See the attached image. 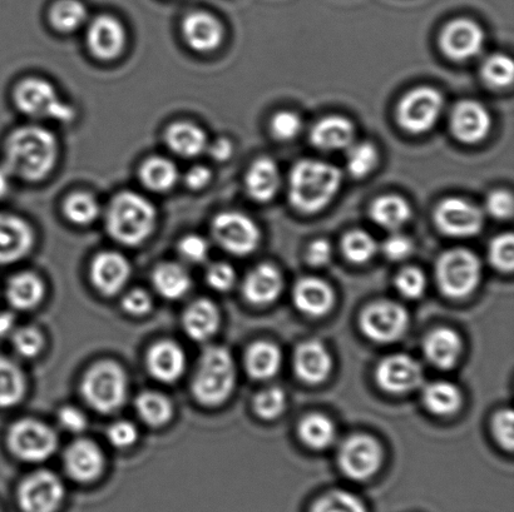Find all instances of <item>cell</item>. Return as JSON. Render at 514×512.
Here are the masks:
<instances>
[{"label": "cell", "instance_id": "44", "mask_svg": "<svg viewBox=\"0 0 514 512\" xmlns=\"http://www.w3.org/2000/svg\"><path fill=\"white\" fill-rule=\"evenodd\" d=\"M379 163L378 148L370 142L353 143L348 148L347 169L349 175L362 180L374 172Z\"/></svg>", "mask_w": 514, "mask_h": 512}, {"label": "cell", "instance_id": "2", "mask_svg": "<svg viewBox=\"0 0 514 512\" xmlns=\"http://www.w3.org/2000/svg\"><path fill=\"white\" fill-rule=\"evenodd\" d=\"M343 182L340 169L319 159H301L291 168L288 196L296 211L313 215L334 201Z\"/></svg>", "mask_w": 514, "mask_h": 512}, {"label": "cell", "instance_id": "51", "mask_svg": "<svg viewBox=\"0 0 514 512\" xmlns=\"http://www.w3.org/2000/svg\"><path fill=\"white\" fill-rule=\"evenodd\" d=\"M303 128V121L298 113L281 111L271 118L270 131L275 139L280 142H288L299 136Z\"/></svg>", "mask_w": 514, "mask_h": 512}, {"label": "cell", "instance_id": "14", "mask_svg": "<svg viewBox=\"0 0 514 512\" xmlns=\"http://www.w3.org/2000/svg\"><path fill=\"white\" fill-rule=\"evenodd\" d=\"M66 496L63 482L51 471H37L23 480L18 505L23 512H57Z\"/></svg>", "mask_w": 514, "mask_h": 512}, {"label": "cell", "instance_id": "39", "mask_svg": "<svg viewBox=\"0 0 514 512\" xmlns=\"http://www.w3.org/2000/svg\"><path fill=\"white\" fill-rule=\"evenodd\" d=\"M48 18L54 31L71 34L88 22V9L81 0H58L49 11Z\"/></svg>", "mask_w": 514, "mask_h": 512}, {"label": "cell", "instance_id": "46", "mask_svg": "<svg viewBox=\"0 0 514 512\" xmlns=\"http://www.w3.org/2000/svg\"><path fill=\"white\" fill-rule=\"evenodd\" d=\"M310 512H368L357 495L345 490L326 492L315 501Z\"/></svg>", "mask_w": 514, "mask_h": 512}, {"label": "cell", "instance_id": "61", "mask_svg": "<svg viewBox=\"0 0 514 512\" xmlns=\"http://www.w3.org/2000/svg\"><path fill=\"white\" fill-rule=\"evenodd\" d=\"M211 180V169L205 166V164H196V166L189 168L184 177L185 185L191 191L204 190V188L210 185Z\"/></svg>", "mask_w": 514, "mask_h": 512}, {"label": "cell", "instance_id": "29", "mask_svg": "<svg viewBox=\"0 0 514 512\" xmlns=\"http://www.w3.org/2000/svg\"><path fill=\"white\" fill-rule=\"evenodd\" d=\"M147 367L158 381L171 384L184 375L186 356L175 342L160 341L153 345L147 354Z\"/></svg>", "mask_w": 514, "mask_h": 512}, {"label": "cell", "instance_id": "5", "mask_svg": "<svg viewBox=\"0 0 514 512\" xmlns=\"http://www.w3.org/2000/svg\"><path fill=\"white\" fill-rule=\"evenodd\" d=\"M13 101L19 112L37 121L71 123L77 114L71 104L64 102L53 83L44 78H24L14 88Z\"/></svg>", "mask_w": 514, "mask_h": 512}, {"label": "cell", "instance_id": "1", "mask_svg": "<svg viewBox=\"0 0 514 512\" xmlns=\"http://www.w3.org/2000/svg\"><path fill=\"white\" fill-rule=\"evenodd\" d=\"M58 158L56 134L38 124H26L14 129L6 139L2 164L14 180L37 183L51 175Z\"/></svg>", "mask_w": 514, "mask_h": 512}, {"label": "cell", "instance_id": "36", "mask_svg": "<svg viewBox=\"0 0 514 512\" xmlns=\"http://www.w3.org/2000/svg\"><path fill=\"white\" fill-rule=\"evenodd\" d=\"M423 404L433 415L451 416L462 407V392L452 382L434 381L424 387Z\"/></svg>", "mask_w": 514, "mask_h": 512}, {"label": "cell", "instance_id": "17", "mask_svg": "<svg viewBox=\"0 0 514 512\" xmlns=\"http://www.w3.org/2000/svg\"><path fill=\"white\" fill-rule=\"evenodd\" d=\"M375 380L389 394H407L423 384L422 366L412 356L390 355L379 362Z\"/></svg>", "mask_w": 514, "mask_h": 512}, {"label": "cell", "instance_id": "54", "mask_svg": "<svg viewBox=\"0 0 514 512\" xmlns=\"http://www.w3.org/2000/svg\"><path fill=\"white\" fill-rule=\"evenodd\" d=\"M206 280L209 286L216 291H230L236 282V272L229 263L216 262L207 270Z\"/></svg>", "mask_w": 514, "mask_h": 512}, {"label": "cell", "instance_id": "28", "mask_svg": "<svg viewBox=\"0 0 514 512\" xmlns=\"http://www.w3.org/2000/svg\"><path fill=\"white\" fill-rule=\"evenodd\" d=\"M209 137L205 129L190 121L171 123L165 131V143L176 156L186 159L200 157L206 153Z\"/></svg>", "mask_w": 514, "mask_h": 512}, {"label": "cell", "instance_id": "45", "mask_svg": "<svg viewBox=\"0 0 514 512\" xmlns=\"http://www.w3.org/2000/svg\"><path fill=\"white\" fill-rule=\"evenodd\" d=\"M481 76L489 87L502 89L511 86L514 78L512 59L501 53L492 54L483 62Z\"/></svg>", "mask_w": 514, "mask_h": 512}, {"label": "cell", "instance_id": "22", "mask_svg": "<svg viewBox=\"0 0 514 512\" xmlns=\"http://www.w3.org/2000/svg\"><path fill=\"white\" fill-rule=\"evenodd\" d=\"M64 466L73 480L87 484L101 476L105 467V457L95 442L78 440L66 450Z\"/></svg>", "mask_w": 514, "mask_h": 512}, {"label": "cell", "instance_id": "47", "mask_svg": "<svg viewBox=\"0 0 514 512\" xmlns=\"http://www.w3.org/2000/svg\"><path fill=\"white\" fill-rule=\"evenodd\" d=\"M286 407V394L280 387L271 386L261 390L254 399L256 415L263 420H275L283 414Z\"/></svg>", "mask_w": 514, "mask_h": 512}, {"label": "cell", "instance_id": "8", "mask_svg": "<svg viewBox=\"0 0 514 512\" xmlns=\"http://www.w3.org/2000/svg\"><path fill=\"white\" fill-rule=\"evenodd\" d=\"M443 107V94L438 89L418 87L400 99L397 106V122L405 132L427 133L438 123Z\"/></svg>", "mask_w": 514, "mask_h": 512}, {"label": "cell", "instance_id": "35", "mask_svg": "<svg viewBox=\"0 0 514 512\" xmlns=\"http://www.w3.org/2000/svg\"><path fill=\"white\" fill-rule=\"evenodd\" d=\"M153 286L167 300H179L190 291L192 280L184 266L175 262L161 263L152 275Z\"/></svg>", "mask_w": 514, "mask_h": 512}, {"label": "cell", "instance_id": "60", "mask_svg": "<svg viewBox=\"0 0 514 512\" xmlns=\"http://www.w3.org/2000/svg\"><path fill=\"white\" fill-rule=\"evenodd\" d=\"M331 257H333V246L324 238L311 242L308 251H306V260H308L309 265L314 267L329 265Z\"/></svg>", "mask_w": 514, "mask_h": 512}, {"label": "cell", "instance_id": "41", "mask_svg": "<svg viewBox=\"0 0 514 512\" xmlns=\"http://www.w3.org/2000/svg\"><path fill=\"white\" fill-rule=\"evenodd\" d=\"M135 406L138 416L145 424L160 427L167 424L174 415L171 401L156 391H145L137 396Z\"/></svg>", "mask_w": 514, "mask_h": 512}, {"label": "cell", "instance_id": "21", "mask_svg": "<svg viewBox=\"0 0 514 512\" xmlns=\"http://www.w3.org/2000/svg\"><path fill=\"white\" fill-rule=\"evenodd\" d=\"M131 277V265L127 258L115 251L98 253L91 265L93 286L106 296L117 295Z\"/></svg>", "mask_w": 514, "mask_h": 512}, {"label": "cell", "instance_id": "15", "mask_svg": "<svg viewBox=\"0 0 514 512\" xmlns=\"http://www.w3.org/2000/svg\"><path fill=\"white\" fill-rule=\"evenodd\" d=\"M86 44L93 57L101 62L120 58L127 46V31L120 19L101 14L88 23Z\"/></svg>", "mask_w": 514, "mask_h": 512}, {"label": "cell", "instance_id": "43", "mask_svg": "<svg viewBox=\"0 0 514 512\" xmlns=\"http://www.w3.org/2000/svg\"><path fill=\"white\" fill-rule=\"evenodd\" d=\"M378 243L367 231L353 230L341 241V251L348 261L355 265H363L377 255Z\"/></svg>", "mask_w": 514, "mask_h": 512}, {"label": "cell", "instance_id": "42", "mask_svg": "<svg viewBox=\"0 0 514 512\" xmlns=\"http://www.w3.org/2000/svg\"><path fill=\"white\" fill-rule=\"evenodd\" d=\"M26 381L13 361L0 357V409L16 406L23 399Z\"/></svg>", "mask_w": 514, "mask_h": 512}, {"label": "cell", "instance_id": "25", "mask_svg": "<svg viewBox=\"0 0 514 512\" xmlns=\"http://www.w3.org/2000/svg\"><path fill=\"white\" fill-rule=\"evenodd\" d=\"M294 305L310 317L326 315L334 306L335 295L328 282L318 277L301 278L293 290Z\"/></svg>", "mask_w": 514, "mask_h": 512}, {"label": "cell", "instance_id": "55", "mask_svg": "<svg viewBox=\"0 0 514 512\" xmlns=\"http://www.w3.org/2000/svg\"><path fill=\"white\" fill-rule=\"evenodd\" d=\"M414 243L408 236L393 232L383 243V253L390 261L399 262L412 256Z\"/></svg>", "mask_w": 514, "mask_h": 512}, {"label": "cell", "instance_id": "50", "mask_svg": "<svg viewBox=\"0 0 514 512\" xmlns=\"http://www.w3.org/2000/svg\"><path fill=\"white\" fill-rule=\"evenodd\" d=\"M394 283L400 295L408 300H417L422 297L427 288L424 273L415 267L403 268L395 277Z\"/></svg>", "mask_w": 514, "mask_h": 512}, {"label": "cell", "instance_id": "62", "mask_svg": "<svg viewBox=\"0 0 514 512\" xmlns=\"http://www.w3.org/2000/svg\"><path fill=\"white\" fill-rule=\"evenodd\" d=\"M206 153L216 162H226L234 153V143L229 138L220 137L209 142Z\"/></svg>", "mask_w": 514, "mask_h": 512}, {"label": "cell", "instance_id": "23", "mask_svg": "<svg viewBox=\"0 0 514 512\" xmlns=\"http://www.w3.org/2000/svg\"><path fill=\"white\" fill-rule=\"evenodd\" d=\"M294 369L306 384H320L328 379L333 370V357L320 341H305L295 351Z\"/></svg>", "mask_w": 514, "mask_h": 512}, {"label": "cell", "instance_id": "6", "mask_svg": "<svg viewBox=\"0 0 514 512\" xmlns=\"http://www.w3.org/2000/svg\"><path fill=\"white\" fill-rule=\"evenodd\" d=\"M128 380L125 370L115 361L93 365L82 381V395L87 404L101 414H112L125 405Z\"/></svg>", "mask_w": 514, "mask_h": 512}, {"label": "cell", "instance_id": "64", "mask_svg": "<svg viewBox=\"0 0 514 512\" xmlns=\"http://www.w3.org/2000/svg\"><path fill=\"white\" fill-rule=\"evenodd\" d=\"M14 177L3 164H0V200L9 195L12 191Z\"/></svg>", "mask_w": 514, "mask_h": 512}, {"label": "cell", "instance_id": "63", "mask_svg": "<svg viewBox=\"0 0 514 512\" xmlns=\"http://www.w3.org/2000/svg\"><path fill=\"white\" fill-rule=\"evenodd\" d=\"M16 330V316L11 312H0V338L12 336Z\"/></svg>", "mask_w": 514, "mask_h": 512}, {"label": "cell", "instance_id": "19", "mask_svg": "<svg viewBox=\"0 0 514 512\" xmlns=\"http://www.w3.org/2000/svg\"><path fill=\"white\" fill-rule=\"evenodd\" d=\"M186 46L196 53L216 52L225 39L224 24L214 14L196 11L187 14L181 24Z\"/></svg>", "mask_w": 514, "mask_h": 512}, {"label": "cell", "instance_id": "12", "mask_svg": "<svg viewBox=\"0 0 514 512\" xmlns=\"http://www.w3.org/2000/svg\"><path fill=\"white\" fill-rule=\"evenodd\" d=\"M383 449L374 437L357 434L340 446L338 460L341 471L355 481L369 480L383 464Z\"/></svg>", "mask_w": 514, "mask_h": 512}, {"label": "cell", "instance_id": "30", "mask_svg": "<svg viewBox=\"0 0 514 512\" xmlns=\"http://www.w3.org/2000/svg\"><path fill=\"white\" fill-rule=\"evenodd\" d=\"M280 186V168L274 159L261 157L251 164L245 176V188L251 200L270 202L278 195Z\"/></svg>", "mask_w": 514, "mask_h": 512}, {"label": "cell", "instance_id": "11", "mask_svg": "<svg viewBox=\"0 0 514 512\" xmlns=\"http://www.w3.org/2000/svg\"><path fill=\"white\" fill-rule=\"evenodd\" d=\"M409 316L402 305L393 301L370 303L360 315V328L369 340L390 344L407 331Z\"/></svg>", "mask_w": 514, "mask_h": 512}, {"label": "cell", "instance_id": "27", "mask_svg": "<svg viewBox=\"0 0 514 512\" xmlns=\"http://www.w3.org/2000/svg\"><path fill=\"white\" fill-rule=\"evenodd\" d=\"M355 127L350 119L329 116L320 119L310 131V142L323 152H338L354 143Z\"/></svg>", "mask_w": 514, "mask_h": 512}, {"label": "cell", "instance_id": "52", "mask_svg": "<svg viewBox=\"0 0 514 512\" xmlns=\"http://www.w3.org/2000/svg\"><path fill=\"white\" fill-rule=\"evenodd\" d=\"M177 251L182 260L190 263H201L210 255V243L200 235H187L181 238Z\"/></svg>", "mask_w": 514, "mask_h": 512}, {"label": "cell", "instance_id": "20", "mask_svg": "<svg viewBox=\"0 0 514 512\" xmlns=\"http://www.w3.org/2000/svg\"><path fill=\"white\" fill-rule=\"evenodd\" d=\"M34 246V231L22 217L0 213V265L22 260Z\"/></svg>", "mask_w": 514, "mask_h": 512}, {"label": "cell", "instance_id": "9", "mask_svg": "<svg viewBox=\"0 0 514 512\" xmlns=\"http://www.w3.org/2000/svg\"><path fill=\"white\" fill-rule=\"evenodd\" d=\"M214 240L222 250L244 257L256 251L261 242V232L255 221L244 213L225 211L211 223Z\"/></svg>", "mask_w": 514, "mask_h": 512}, {"label": "cell", "instance_id": "34", "mask_svg": "<svg viewBox=\"0 0 514 512\" xmlns=\"http://www.w3.org/2000/svg\"><path fill=\"white\" fill-rule=\"evenodd\" d=\"M412 207L403 197L387 195L377 198L370 207V217L375 225L390 232H398L412 218Z\"/></svg>", "mask_w": 514, "mask_h": 512}, {"label": "cell", "instance_id": "49", "mask_svg": "<svg viewBox=\"0 0 514 512\" xmlns=\"http://www.w3.org/2000/svg\"><path fill=\"white\" fill-rule=\"evenodd\" d=\"M13 347L24 359H33L42 351L44 341L42 333L34 327L16 328L12 333Z\"/></svg>", "mask_w": 514, "mask_h": 512}, {"label": "cell", "instance_id": "4", "mask_svg": "<svg viewBox=\"0 0 514 512\" xmlns=\"http://www.w3.org/2000/svg\"><path fill=\"white\" fill-rule=\"evenodd\" d=\"M235 382L236 370L230 352L224 347L212 346L201 356L192 392L200 404L217 406L229 399Z\"/></svg>", "mask_w": 514, "mask_h": 512}, {"label": "cell", "instance_id": "56", "mask_svg": "<svg viewBox=\"0 0 514 512\" xmlns=\"http://www.w3.org/2000/svg\"><path fill=\"white\" fill-rule=\"evenodd\" d=\"M486 208L493 218L509 220L514 210L512 193L506 190L492 191L487 197Z\"/></svg>", "mask_w": 514, "mask_h": 512}, {"label": "cell", "instance_id": "32", "mask_svg": "<svg viewBox=\"0 0 514 512\" xmlns=\"http://www.w3.org/2000/svg\"><path fill=\"white\" fill-rule=\"evenodd\" d=\"M138 177L148 191L166 193L174 190L179 183L180 171L170 158L153 156L143 161Z\"/></svg>", "mask_w": 514, "mask_h": 512}, {"label": "cell", "instance_id": "57", "mask_svg": "<svg viewBox=\"0 0 514 512\" xmlns=\"http://www.w3.org/2000/svg\"><path fill=\"white\" fill-rule=\"evenodd\" d=\"M108 440L117 449H127L138 439L137 427L130 421H117L107 431Z\"/></svg>", "mask_w": 514, "mask_h": 512}, {"label": "cell", "instance_id": "3", "mask_svg": "<svg viewBox=\"0 0 514 512\" xmlns=\"http://www.w3.org/2000/svg\"><path fill=\"white\" fill-rule=\"evenodd\" d=\"M156 223L155 205L138 192L117 193L106 210L108 235L128 247L147 241L155 231Z\"/></svg>", "mask_w": 514, "mask_h": 512}, {"label": "cell", "instance_id": "58", "mask_svg": "<svg viewBox=\"0 0 514 512\" xmlns=\"http://www.w3.org/2000/svg\"><path fill=\"white\" fill-rule=\"evenodd\" d=\"M122 307L127 313L133 316L146 315L151 310L152 300L151 296L145 290L136 288L126 293L122 300Z\"/></svg>", "mask_w": 514, "mask_h": 512}, {"label": "cell", "instance_id": "26", "mask_svg": "<svg viewBox=\"0 0 514 512\" xmlns=\"http://www.w3.org/2000/svg\"><path fill=\"white\" fill-rule=\"evenodd\" d=\"M424 355L437 369L449 370L457 365L463 352V341L458 332L439 327L428 333L423 342Z\"/></svg>", "mask_w": 514, "mask_h": 512}, {"label": "cell", "instance_id": "24", "mask_svg": "<svg viewBox=\"0 0 514 512\" xmlns=\"http://www.w3.org/2000/svg\"><path fill=\"white\" fill-rule=\"evenodd\" d=\"M283 275L271 263H261L246 276L242 292L252 305H269L278 300L283 292Z\"/></svg>", "mask_w": 514, "mask_h": 512}, {"label": "cell", "instance_id": "10", "mask_svg": "<svg viewBox=\"0 0 514 512\" xmlns=\"http://www.w3.org/2000/svg\"><path fill=\"white\" fill-rule=\"evenodd\" d=\"M8 446L19 460L42 462L58 447V437L51 427L37 420L16 422L8 432Z\"/></svg>", "mask_w": 514, "mask_h": 512}, {"label": "cell", "instance_id": "18", "mask_svg": "<svg viewBox=\"0 0 514 512\" xmlns=\"http://www.w3.org/2000/svg\"><path fill=\"white\" fill-rule=\"evenodd\" d=\"M449 128L459 142L476 144L486 139L491 132L492 116L482 103L464 99L453 107Z\"/></svg>", "mask_w": 514, "mask_h": 512}, {"label": "cell", "instance_id": "48", "mask_svg": "<svg viewBox=\"0 0 514 512\" xmlns=\"http://www.w3.org/2000/svg\"><path fill=\"white\" fill-rule=\"evenodd\" d=\"M489 262L501 272H512L514 267V238L512 233H503L493 238L488 247Z\"/></svg>", "mask_w": 514, "mask_h": 512}, {"label": "cell", "instance_id": "40", "mask_svg": "<svg viewBox=\"0 0 514 512\" xmlns=\"http://www.w3.org/2000/svg\"><path fill=\"white\" fill-rule=\"evenodd\" d=\"M101 213L100 201L90 192H73L63 203V215L73 225L90 226L98 220Z\"/></svg>", "mask_w": 514, "mask_h": 512}, {"label": "cell", "instance_id": "37", "mask_svg": "<svg viewBox=\"0 0 514 512\" xmlns=\"http://www.w3.org/2000/svg\"><path fill=\"white\" fill-rule=\"evenodd\" d=\"M43 296V282L34 273H18L8 282L7 298L9 303L17 310H32L41 303Z\"/></svg>", "mask_w": 514, "mask_h": 512}, {"label": "cell", "instance_id": "33", "mask_svg": "<svg viewBox=\"0 0 514 512\" xmlns=\"http://www.w3.org/2000/svg\"><path fill=\"white\" fill-rule=\"evenodd\" d=\"M283 355L278 346L269 341H257L246 351L245 366L251 379L270 380L279 374Z\"/></svg>", "mask_w": 514, "mask_h": 512}, {"label": "cell", "instance_id": "16", "mask_svg": "<svg viewBox=\"0 0 514 512\" xmlns=\"http://www.w3.org/2000/svg\"><path fill=\"white\" fill-rule=\"evenodd\" d=\"M484 42L486 34L483 28L468 18H458L447 23L439 36V47L444 56L454 62L477 57L482 52Z\"/></svg>", "mask_w": 514, "mask_h": 512}, {"label": "cell", "instance_id": "13", "mask_svg": "<svg viewBox=\"0 0 514 512\" xmlns=\"http://www.w3.org/2000/svg\"><path fill=\"white\" fill-rule=\"evenodd\" d=\"M434 223L443 235L469 238L482 231L484 216L481 208L471 201L451 197L438 203L434 211Z\"/></svg>", "mask_w": 514, "mask_h": 512}, {"label": "cell", "instance_id": "7", "mask_svg": "<svg viewBox=\"0 0 514 512\" xmlns=\"http://www.w3.org/2000/svg\"><path fill=\"white\" fill-rule=\"evenodd\" d=\"M436 275L443 295L462 300L472 295L481 282L482 263L476 253L453 248L438 258Z\"/></svg>", "mask_w": 514, "mask_h": 512}, {"label": "cell", "instance_id": "31", "mask_svg": "<svg viewBox=\"0 0 514 512\" xmlns=\"http://www.w3.org/2000/svg\"><path fill=\"white\" fill-rule=\"evenodd\" d=\"M221 316L219 308L207 298H200L186 308L182 326L191 340L205 342L219 330Z\"/></svg>", "mask_w": 514, "mask_h": 512}, {"label": "cell", "instance_id": "59", "mask_svg": "<svg viewBox=\"0 0 514 512\" xmlns=\"http://www.w3.org/2000/svg\"><path fill=\"white\" fill-rule=\"evenodd\" d=\"M58 422L64 430L73 434L86 430L88 424L86 415L74 406L62 407L58 412Z\"/></svg>", "mask_w": 514, "mask_h": 512}, {"label": "cell", "instance_id": "38", "mask_svg": "<svg viewBox=\"0 0 514 512\" xmlns=\"http://www.w3.org/2000/svg\"><path fill=\"white\" fill-rule=\"evenodd\" d=\"M300 440L310 449L325 450L333 445L336 437L334 422L323 414H309L300 421L298 427Z\"/></svg>", "mask_w": 514, "mask_h": 512}, {"label": "cell", "instance_id": "53", "mask_svg": "<svg viewBox=\"0 0 514 512\" xmlns=\"http://www.w3.org/2000/svg\"><path fill=\"white\" fill-rule=\"evenodd\" d=\"M493 436L508 451L514 447V415L511 409L498 411L492 421Z\"/></svg>", "mask_w": 514, "mask_h": 512}]
</instances>
